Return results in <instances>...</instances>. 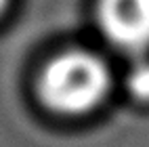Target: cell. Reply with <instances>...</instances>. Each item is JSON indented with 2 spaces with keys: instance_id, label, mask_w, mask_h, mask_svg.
I'll list each match as a JSON object with an SVG mask.
<instances>
[{
  "instance_id": "obj_1",
  "label": "cell",
  "mask_w": 149,
  "mask_h": 147,
  "mask_svg": "<svg viewBox=\"0 0 149 147\" xmlns=\"http://www.w3.org/2000/svg\"><path fill=\"white\" fill-rule=\"evenodd\" d=\"M111 88V70L91 51H67L44 67L38 82L42 103L61 116H84L101 105Z\"/></svg>"
},
{
  "instance_id": "obj_2",
  "label": "cell",
  "mask_w": 149,
  "mask_h": 147,
  "mask_svg": "<svg viewBox=\"0 0 149 147\" xmlns=\"http://www.w3.org/2000/svg\"><path fill=\"white\" fill-rule=\"evenodd\" d=\"M97 23L107 44L132 59L149 53V0H99Z\"/></svg>"
},
{
  "instance_id": "obj_3",
  "label": "cell",
  "mask_w": 149,
  "mask_h": 147,
  "mask_svg": "<svg viewBox=\"0 0 149 147\" xmlns=\"http://www.w3.org/2000/svg\"><path fill=\"white\" fill-rule=\"evenodd\" d=\"M126 88L136 101L149 103V59H134L130 72L126 74Z\"/></svg>"
},
{
  "instance_id": "obj_4",
  "label": "cell",
  "mask_w": 149,
  "mask_h": 147,
  "mask_svg": "<svg viewBox=\"0 0 149 147\" xmlns=\"http://www.w3.org/2000/svg\"><path fill=\"white\" fill-rule=\"evenodd\" d=\"M8 2H11V0H0V17H2V13L6 11V6H8Z\"/></svg>"
}]
</instances>
